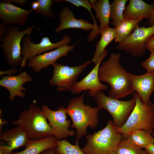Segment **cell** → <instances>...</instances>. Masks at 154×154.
<instances>
[{"mask_svg": "<svg viewBox=\"0 0 154 154\" xmlns=\"http://www.w3.org/2000/svg\"><path fill=\"white\" fill-rule=\"evenodd\" d=\"M99 33L101 37L96 44L95 53L91 60L95 65L99 61L102 55L105 50L106 48L116 37L114 28L110 27L100 31Z\"/></svg>", "mask_w": 154, "mask_h": 154, "instance_id": "obj_21", "label": "cell"}, {"mask_svg": "<svg viewBox=\"0 0 154 154\" xmlns=\"http://www.w3.org/2000/svg\"><path fill=\"white\" fill-rule=\"evenodd\" d=\"M127 0H114L110 4V19L114 28L124 19L123 13Z\"/></svg>", "mask_w": 154, "mask_h": 154, "instance_id": "obj_25", "label": "cell"}, {"mask_svg": "<svg viewBox=\"0 0 154 154\" xmlns=\"http://www.w3.org/2000/svg\"><path fill=\"white\" fill-rule=\"evenodd\" d=\"M40 154H56L55 152V147L47 149Z\"/></svg>", "mask_w": 154, "mask_h": 154, "instance_id": "obj_38", "label": "cell"}, {"mask_svg": "<svg viewBox=\"0 0 154 154\" xmlns=\"http://www.w3.org/2000/svg\"><path fill=\"white\" fill-rule=\"evenodd\" d=\"M39 6L38 9L36 11L35 14H40L43 17L48 18H53L55 17L54 11L51 7L53 5L54 0H37Z\"/></svg>", "mask_w": 154, "mask_h": 154, "instance_id": "obj_28", "label": "cell"}, {"mask_svg": "<svg viewBox=\"0 0 154 154\" xmlns=\"http://www.w3.org/2000/svg\"><path fill=\"white\" fill-rule=\"evenodd\" d=\"M149 51L150 52L149 56L141 62V65L147 72H154V48Z\"/></svg>", "mask_w": 154, "mask_h": 154, "instance_id": "obj_30", "label": "cell"}, {"mask_svg": "<svg viewBox=\"0 0 154 154\" xmlns=\"http://www.w3.org/2000/svg\"><path fill=\"white\" fill-rule=\"evenodd\" d=\"M85 92L80 97L72 98L66 108L67 114L71 118L72 128L76 130V139L79 140L86 135L88 127L92 128L97 127L99 121L97 107L85 104L84 100Z\"/></svg>", "mask_w": 154, "mask_h": 154, "instance_id": "obj_2", "label": "cell"}, {"mask_svg": "<svg viewBox=\"0 0 154 154\" xmlns=\"http://www.w3.org/2000/svg\"><path fill=\"white\" fill-rule=\"evenodd\" d=\"M152 135L153 137V138L154 139V131H153V133H152Z\"/></svg>", "mask_w": 154, "mask_h": 154, "instance_id": "obj_41", "label": "cell"}, {"mask_svg": "<svg viewBox=\"0 0 154 154\" xmlns=\"http://www.w3.org/2000/svg\"><path fill=\"white\" fill-rule=\"evenodd\" d=\"M35 27L33 25L21 31L17 26L8 27L0 45L8 65L15 67L21 65L23 60L21 42L23 38L26 35H30Z\"/></svg>", "mask_w": 154, "mask_h": 154, "instance_id": "obj_6", "label": "cell"}, {"mask_svg": "<svg viewBox=\"0 0 154 154\" xmlns=\"http://www.w3.org/2000/svg\"><path fill=\"white\" fill-rule=\"evenodd\" d=\"M153 106H154V102H153Z\"/></svg>", "mask_w": 154, "mask_h": 154, "instance_id": "obj_43", "label": "cell"}, {"mask_svg": "<svg viewBox=\"0 0 154 154\" xmlns=\"http://www.w3.org/2000/svg\"><path fill=\"white\" fill-rule=\"evenodd\" d=\"M91 62V60L75 66L55 63L52 65L53 72L50 84L56 86L58 91H70L77 82L78 76Z\"/></svg>", "mask_w": 154, "mask_h": 154, "instance_id": "obj_9", "label": "cell"}, {"mask_svg": "<svg viewBox=\"0 0 154 154\" xmlns=\"http://www.w3.org/2000/svg\"><path fill=\"white\" fill-rule=\"evenodd\" d=\"M0 154H3V152L1 150H0Z\"/></svg>", "mask_w": 154, "mask_h": 154, "instance_id": "obj_42", "label": "cell"}, {"mask_svg": "<svg viewBox=\"0 0 154 154\" xmlns=\"http://www.w3.org/2000/svg\"><path fill=\"white\" fill-rule=\"evenodd\" d=\"M76 45V44L72 45H65L53 50L37 55L28 62L27 66L35 72L38 73L49 65H52L59 59L66 56Z\"/></svg>", "mask_w": 154, "mask_h": 154, "instance_id": "obj_13", "label": "cell"}, {"mask_svg": "<svg viewBox=\"0 0 154 154\" xmlns=\"http://www.w3.org/2000/svg\"><path fill=\"white\" fill-rule=\"evenodd\" d=\"M8 121L7 120H3L1 118L0 119V133L2 132V126L5 124L7 123Z\"/></svg>", "mask_w": 154, "mask_h": 154, "instance_id": "obj_39", "label": "cell"}, {"mask_svg": "<svg viewBox=\"0 0 154 154\" xmlns=\"http://www.w3.org/2000/svg\"><path fill=\"white\" fill-rule=\"evenodd\" d=\"M142 20L124 19L120 21L114 28L116 35L115 41L119 43L123 40L131 33Z\"/></svg>", "mask_w": 154, "mask_h": 154, "instance_id": "obj_24", "label": "cell"}, {"mask_svg": "<svg viewBox=\"0 0 154 154\" xmlns=\"http://www.w3.org/2000/svg\"><path fill=\"white\" fill-rule=\"evenodd\" d=\"M147 50H149L154 48V35L150 37L146 43Z\"/></svg>", "mask_w": 154, "mask_h": 154, "instance_id": "obj_34", "label": "cell"}, {"mask_svg": "<svg viewBox=\"0 0 154 154\" xmlns=\"http://www.w3.org/2000/svg\"><path fill=\"white\" fill-rule=\"evenodd\" d=\"M31 9L33 11H37L38 9L39 4L37 0L36 1H33L31 4Z\"/></svg>", "mask_w": 154, "mask_h": 154, "instance_id": "obj_37", "label": "cell"}, {"mask_svg": "<svg viewBox=\"0 0 154 154\" xmlns=\"http://www.w3.org/2000/svg\"><path fill=\"white\" fill-rule=\"evenodd\" d=\"M130 81L134 91L139 96L142 102L147 104L154 92V72L137 75L130 73Z\"/></svg>", "mask_w": 154, "mask_h": 154, "instance_id": "obj_18", "label": "cell"}, {"mask_svg": "<svg viewBox=\"0 0 154 154\" xmlns=\"http://www.w3.org/2000/svg\"><path fill=\"white\" fill-rule=\"evenodd\" d=\"M27 0H1L0 2L5 3H14L18 4L22 6H25L27 3Z\"/></svg>", "mask_w": 154, "mask_h": 154, "instance_id": "obj_31", "label": "cell"}, {"mask_svg": "<svg viewBox=\"0 0 154 154\" xmlns=\"http://www.w3.org/2000/svg\"><path fill=\"white\" fill-rule=\"evenodd\" d=\"M7 27L3 23L0 22V42H2L3 37L6 32Z\"/></svg>", "mask_w": 154, "mask_h": 154, "instance_id": "obj_33", "label": "cell"}, {"mask_svg": "<svg viewBox=\"0 0 154 154\" xmlns=\"http://www.w3.org/2000/svg\"><path fill=\"white\" fill-rule=\"evenodd\" d=\"M57 140L53 135L40 140H29L24 149L18 152H12L11 154H40L47 149L56 147Z\"/></svg>", "mask_w": 154, "mask_h": 154, "instance_id": "obj_20", "label": "cell"}, {"mask_svg": "<svg viewBox=\"0 0 154 154\" xmlns=\"http://www.w3.org/2000/svg\"><path fill=\"white\" fill-rule=\"evenodd\" d=\"M144 150L146 154H154V144L149 145Z\"/></svg>", "mask_w": 154, "mask_h": 154, "instance_id": "obj_36", "label": "cell"}, {"mask_svg": "<svg viewBox=\"0 0 154 154\" xmlns=\"http://www.w3.org/2000/svg\"><path fill=\"white\" fill-rule=\"evenodd\" d=\"M79 140H76L75 145L63 139L57 140V145L55 147L56 154H85L79 145Z\"/></svg>", "mask_w": 154, "mask_h": 154, "instance_id": "obj_26", "label": "cell"}, {"mask_svg": "<svg viewBox=\"0 0 154 154\" xmlns=\"http://www.w3.org/2000/svg\"><path fill=\"white\" fill-rule=\"evenodd\" d=\"M17 70L16 67H12L11 69L9 70L5 71H1L0 72V76H3L5 74L7 75V76H13L17 72Z\"/></svg>", "mask_w": 154, "mask_h": 154, "instance_id": "obj_32", "label": "cell"}, {"mask_svg": "<svg viewBox=\"0 0 154 154\" xmlns=\"http://www.w3.org/2000/svg\"><path fill=\"white\" fill-rule=\"evenodd\" d=\"M121 56L119 52L111 53L107 60L102 62L98 70L100 82H106L110 86L108 95L118 99L134 92L130 80V73L120 63Z\"/></svg>", "mask_w": 154, "mask_h": 154, "instance_id": "obj_1", "label": "cell"}, {"mask_svg": "<svg viewBox=\"0 0 154 154\" xmlns=\"http://www.w3.org/2000/svg\"><path fill=\"white\" fill-rule=\"evenodd\" d=\"M41 109L42 113L48 120L52 128V135L57 140H62L75 135L73 130L69 129L72 125L71 121L67 119L66 108L61 106L57 110H53L43 104Z\"/></svg>", "mask_w": 154, "mask_h": 154, "instance_id": "obj_11", "label": "cell"}, {"mask_svg": "<svg viewBox=\"0 0 154 154\" xmlns=\"http://www.w3.org/2000/svg\"><path fill=\"white\" fill-rule=\"evenodd\" d=\"M154 6L142 0H130L125 7L123 13L124 19L131 20L148 19Z\"/></svg>", "mask_w": 154, "mask_h": 154, "instance_id": "obj_19", "label": "cell"}, {"mask_svg": "<svg viewBox=\"0 0 154 154\" xmlns=\"http://www.w3.org/2000/svg\"><path fill=\"white\" fill-rule=\"evenodd\" d=\"M114 154H146L145 150L137 147L122 139Z\"/></svg>", "mask_w": 154, "mask_h": 154, "instance_id": "obj_27", "label": "cell"}, {"mask_svg": "<svg viewBox=\"0 0 154 154\" xmlns=\"http://www.w3.org/2000/svg\"><path fill=\"white\" fill-rule=\"evenodd\" d=\"M133 98L135 101V107L127 120L121 127H116L117 130L125 139L128 134L136 129L143 130L152 134L154 128V106L151 101L144 104L138 94L134 93Z\"/></svg>", "mask_w": 154, "mask_h": 154, "instance_id": "obj_5", "label": "cell"}, {"mask_svg": "<svg viewBox=\"0 0 154 154\" xmlns=\"http://www.w3.org/2000/svg\"><path fill=\"white\" fill-rule=\"evenodd\" d=\"M71 40V38L65 34L61 40L55 43H52L48 37H45L42 38L39 43H35L31 41L30 35L25 36L23 38L21 44L23 60L21 68L25 67L29 61L36 56L68 44Z\"/></svg>", "mask_w": 154, "mask_h": 154, "instance_id": "obj_8", "label": "cell"}, {"mask_svg": "<svg viewBox=\"0 0 154 154\" xmlns=\"http://www.w3.org/2000/svg\"><path fill=\"white\" fill-rule=\"evenodd\" d=\"M86 144L81 148L85 154H114L123 138L111 120L105 127L86 135Z\"/></svg>", "mask_w": 154, "mask_h": 154, "instance_id": "obj_4", "label": "cell"}, {"mask_svg": "<svg viewBox=\"0 0 154 154\" xmlns=\"http://www.w3.org/2000/svg\"><path fill=\"white\" fill-rule=\"evenodd\" d=\"M0 140L5 142V145H1L0 150L3 154H11L14 149L25 146L29 139L20 126L0 133Z\"/></svg>", "mask_w": 154, "mask_h": 154, "instance_id": "obj_17", "label": "cell"}, {"mask_svg": "<svg viewBox=\"0 0 154 154\" xmlns=\"http://www.w3.org/2000/svg\"><path fill=\"white\" fill-rule=\"evenodd\" d=\"M151 134L143 130L136 129L130 132L125 139L137 147L145 149L149 145L154 144V139Z\"/></svg>", "mask_w": 154, "mask_h": 154, "instance_id": "obj_22", "label": "cell"}, {"mask_svg": "<svg viewBox=\"0 0 154 154\" xmlns=\"http://www.w3.org/2000/svg\"><path fill=\"white\" fill-rule=\"evenodd\" d=\"M148 20L149 25L150 26H154V6L153 8Z\"/></svg>", "mask_w": 154, "mask_h": 154, "instance_id": "obj_35", "label": "cell"}, {"mask_svg": "<svg viewBox=\"0 0 154 154\" xmlns=\"http://www.w3.org/2000/svg\"><path fill=\"white\" fill-rule=\"evenodd\" d=\"M60 13V23L55 30L56 33L71 28L81 29L86 31L92 29L89 35L92 38H95L100 34L99 27H96L94 24L83 19H76L73 12L68 7L63 8Z\"/></svg>", "mask_w": 154, "mask_h": 154, "instance_id": "obj_14", "label": "cell"}, {"mask_svg": "<svg viewBox=\"0 0 154 154\" xmlns=\"http://www.w3.org/2000/svg\"><path fill=\"white\" fill-rule=\"evenodd\" d=\"M33 80L26 72L23 71L16 76H3L0 80V86L8 90L9 98L13 101L16 96L22 98L25 97L26 94L24 91L27 90L23 85L25 83L32 82Z\"/></svg>", "mask_w": 154, "mask_h": 154, "instance_id": "obj_16", "label": "cell"}, {"mask_svg": "<svg viewBox=\"0 0 154 154\" xmlns=\"http://www.w3.org/2000/svg\"><path fill=\"white\" fill-rule=\"evenodd\" d=\"M92 6L96 13V17L98 18L100 23L99 31L109 27L110 13V1L108 0H99Z\"/></svg>", "mask_w": 154, "mask_h": 154, "instance_id": "obj_23", "label": "cell"}, {"mask_svg": "<svg viewBox=\"0 0 154 154\" xmlns=\"http://www.w3.org/2000/svg\"><path fill=\"white\" fill-rule=\"evenodd\" d=\"M97 1L93 0H90V2L91 4L92 5H94L96 4L97 2Z\"/></svg>", "mask_w": 154, "mask_h": 154, "instance_id": "obj_40", "label": "cell"}, {"mask_svg": "<svg viewBox=\"0 0 154 154\" xmlns=\"http://www.w3.org/2000/svg\"><path fill=\"white\" fill-rule=\"evenodd\" d=\"M107 54V51L105 50L97 64L90 73L81 80L77 82L71 89L70 91L72 93L78 94L83 90H88V93L89 95L94 97L98 92L108 89L107 85L101 83L98 76V70L101 63Z\"/></svg>", "mask_w": 154, "mask_h": 154, "instance_id": "obj_12", "label": "cell"}, {"mask_svg": "<svg viewBox=\"0 0 154 154\" xmlns=\"http://www.w3.org/2000/svg\"><path fill=\"white\" fill-rule=\"evenodd\" d=\"M154 35V26L147 27L138 26L129 36L118 43L116 48L130 53L133 56H142L147 50V40Z\"/></svg>", "mask_w": 154, "mask_h": 154, "instance_id": "obj_10", "label": "cell"}, {"mask_svg": "<svg viewBox=\"0 0 154 154\" xmlns=\"http://www.w3.org/2000/svg\"><path fill=\"white\" fill-rule=\"evenodd\" d=\"M11 123L21 126L30 140H40L53 135L52 128L42 113L41 108L35 103L21 112L18 119Z\"/></svg>", "mask_w": 154, "mask_h": 154, "instance_id": "obj_3", "label": "cell"}, {"mask_svg": "<svg viewBox=\"0 0 154 154\" xmlns=\"http://www.w3.org/2000/svg\"><path fill=\"white\" fill-rule=\"evenodd\" d=\"M94 98L99 109L107 111L113 118L114 125L117 127L125 123L135 105L133 98L127 101L121 100L106 95L103 91L98 92Z\"/></svg>", "mask_w": 154, "mask_h": 154, "instance_id": "obj_7", "label": "cell"}, {"mask_svg": "<svg viewBox=\"0 0 154 154\" xmlns=\"http://www.w3.org/2000/svg\"><path fill=\"white\" fill-rule=\"evenodd\" d=\"M33 11L31 9H22L12 3L0 2V19L8 27L24 25Z\"/></svg>", "mask_w": 154, "mask_h": 154, "instance_id": "obj_15", "label": "cell"}, {"mask_svg": "<svg viewBox=\"0 0 154 154\" xmlns=\"http://www.w3.org/2000/svg\"><path fill=\"white\" fill-rule=\"evenodd\" d=\"M55 1L58 2L61 1H66L70 3L76 7H82L87 9L91 14L94 22V24H97V22L95 19L91 12V9L92 8V5L90 1L88 0H55Z\"/></svg>", "mask_w": 154, "mask_h": 154, "instance_id": "obj_29", "label": "cell"}]
</instances>
